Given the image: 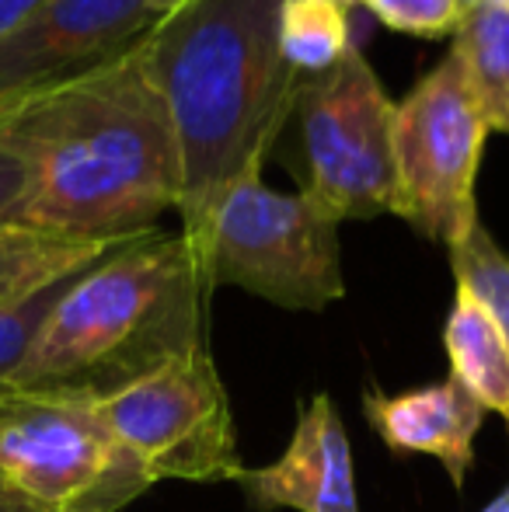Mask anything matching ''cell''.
Segmentation results:
<instances>
[{
    "label": "cell",
    "mask_w": 509,
    "mask_h": 512,
    "mask_svg": "<svg viewBox=\"0 0 509 512\" xmlns=\"http://www.w3.org/2000/svg\"><path fill=\"white\" fill-rule=\"evenodd\" d=\"M381 25L415 39H447L464 18L461 0H356Z\"/></svg>",
    "instance_id": "cell-18"
},
{
    "label": "cell",
    "mask_w": 509,
    "mask_h": 512,
    "mask_svg": "<svg viewBox=\"0 0 509 512\" xmlns=\"http://www.w3.org/2000/svg\"><path fill=\"white\" fill-rule=\"evenodd\" d=\"M461 4H464V11H468V7H471V4H475V0H461Z\"/></svg>",
    "instance_id": "cell-24"
},
{
    "label": "cell",
    "mask_w": 509,
    "mask_h": 512,
    "mask_svg": "<svg viewBox=\"0 0 509 512\" xmlns=\"http://www.w3.org/2000/svg\"><path fill=\"white\" fill-rule=\"evenodd\" d=\"M454 53L489 129L509 136V7L471 4L454 32Z\"/></svg>",
    "instance_id": "cell-14"
},
{
    "label": "cell",
    "mask_w": 509,
    "mask_h": 512,
    "mask_svg": "<svg viewBox=\"0 0 509 512\" xmlns=\"http://www.w3.org/2000/svg\"><path fill=\"white\" fill-rule=\"evenodd\" d=\"M489 133L461 60L450 49L394 105V216L447 251L468 241L482 223L475 185Z\"/></svg>",
    "instance_id": "cell-7"
},
{
    "label": "cell",
    "mask_w": 509,
    "mask_h": 512,
    "mask_svg": "<svg viewBox=\"0 0 509 512\" xmlns=\"http://www.w3.org/2000/svg\"><path fill=\"white\" fill-rule=\"evenodd\" d=\"M394 105L360 49L304 77L286 129L300 143L304 196L335 220H374L398 206Z\"/></svg>",
    "instance_id": "cell-6"
},
{
    "label": "cell",
    "mask_w": 509,
    "mask_h": 512,
    "mask_svg": "<svg viewBox=\"0 0 509 512\" xmlns=\"http://www.w3.org/2000/svg\"><path fill=\"white\" fill-rule=\"evenodd\" d=\"M0 147L25 168L21 230L119 244L178 213L182 157L143 42L4 102Z\"/></svg>",
    "instance_id": "cell-1"
},
{
    "label": "cell",
    "mask_w": 509,
    "mask_h": 512,
    "mask_svg": "<svg viewBox=\"0 0 509 512\" xmlns=\"http://www.w3.org/2000/svg\"><path fill=\"white\" fill-rule=\"evenodd\" d=\"M482 512H509V485H506L503 492H499L496 499H492Z\"/></svg>",
    "instance_id": "cell-21"
},
{
    "label": "cell",
    "mask_w": 509,
    "mask_h": 512,
    "mask_svg": "<svg viewBox=\"0 0 509 512\" xmlns=\"http://www.w3.org/2000/svg\"><path fill=\"white\" fill-rule=\"evenodd\" d=\"M210 283L182 234L150 230L67 283L4 394L95 401L206 352Z\"/></svg>",
    "instance_id": "cell-3"
},
{
    "label": "cell",
    "mask_w": 509,
    "mask_h": 512,
    "mask_svg": "<svg viewBox=\"0 0 509 512\" xmlns=\"http://www.w3.org/2000/svg\"><path fill=\"white\" fill-rule=\"evenodd\" d=\"M154 481L84 401L0 398V512H116Z\"/></svg>",
    "instance_id": "cell-5"
},
{
    "label": "cell",
    "mask_w": 509,
    "mask_h": 512,
    "mask_svg": "<svg viewBox=\"0 0 509 512\" xmlns=\"http://www.w3.org/2000/svg\"><path fill=\"white\" fill-rule=\"evenodd\" d=\"M46 0H0V39L18 32Z\"/></svg>",
    "instance_id": "cell-20"
},
{
    "label": "cell",
    "mask_w": 509,
    "mask_h": 512,
    "mask_svg": "<svg viewBox=\"0 0 509 512\" xmlns=\"http://www.w3.org/2000/svg\"><path fill=\"white\" fill-rule=\"evenodd\" d=\"M443 352L450 373L461 380L485 411H496L509 425V349L492 310L475 290L454 279V304L443 324Z\"/></svg>",
    "instance_id": "cell-12"
},
{
    "label": "cell",
    "mask_w": 509,
    "mask_h": 512,
    "mask_svg": "<svg viewBox=\"0 0 509 512\" xmlns=\"http://www.w3.org/2000/svg\"><path fill=\"white\" fill-rule=\"evenodd\" d=\"M21 196H25V168L0 147V227H14Z\"/></svg>",
    "instance_id": "cell-19"
},
{
    "label": "cell",
    "mask_w": 509,
    "mask_h": 512,
    "mask_svg": "<svg viewBox=\"0 0 509 512\" xmlns=\"http://www.w3.org/2000/svg\"><path fill=\"white\" fill-rule=\"evenodd\" d=\"M283 0H182L143 39L182 157V237L196 248L220 199L262 175L304 77L279 49Z\"/></svg>",
    "instance_id": "cell-2"
},
{
    "label": "cell",
    "mask_w": 509,
    "mask_h": 512,
    "mask_svg": "<svg viewBox=\"0 0 509 512\" xmlns=\"http://www.w3.org/2000/svg\"><path fill=\"white\" fill-rule=\"evenodd\" d=\"M450 272L457 283L471 286L475 297L492 310L509 349V255L496 244L485 223H478L457 248H450Z\"/></svg>",
    "instance_id": "cell-16"
},
{
    "label": "cell",
    "mask_w": 509,
    "mask_h": 512,
    "mask_svg": "<svg viewBox=\"0 0 509 512\" xmlns=\"http://www.w3.org/2000/svg\"><path fill=\"white\" fill-rule=\"evenodd\" d=\"M67 283L70 279H63V283L46 286L42 293L21 300V304L0 307V391H4V384L14 377V370L25 363L42 321H46L49 310L56 307L60 293L67 290Z\"/></svg>",
    "instance_id": "cell-17"
},
{
    "label": "cell",
    "mask_w": 509,
    "mask_h": 512,
    "mask_svg": "<svg viewBox=\"0 0 509 512\" xmlns=\"http://www.w3.org/2000/svg\"><path fill=\"white\" fill-rule=\"evenodd\" d=\"M335 4H342V7H353V4H356V0H335Z\"/></svg>",
    "instance_id": "cell-23"
},
{
    "label": "cell",
    "mask_w": 509,
    "mask_h": 512,
    "mask_svg": "<svg viewBox=\"0 0 509 512\" xmlns=\"http://www.w3.org/2000/svg\"><path fill=\"white\" fill-rule=\"evenodd\" d=\"M279 49L300 77L332 70L353 49L349 7L335 4V0H283Z\"/></svg>",
    "instance_id": "cell-15"
},
{
    "label": "cell",
    "mask_w": 509,
    "mask_h": 512,
    "mask_svg": "<svg viewBox=\"0 0 509 512\" xmlns=\"http://www.w3.org/2000/svg\"><path fill=\"white\" fill-rule=\"evenodd\" d=\"M182 0H46L0 39V105L116 60Z\"/></svg>",
    "instance_id": "cell-9"
},
{
    "label": "cell",
    "mask_w": 509,
    "mask_h": 512,
    "mask_svg": "<svg viewBox=\"0 0 509 512\" xmlns=\"http://www.w3.org/2000/svg\"><path fill=\"white\" fill-rule=\"evenodd\" d=\"M150 481H234V408L210 349L175 359L105 398L84 401Z\"/></svg>",
    "instance_id": "cell-8"
},
{
    "label": "cell",
    "mask_w": 509,
    "mask_h": 512,
    "mask_svg": "<svg viewBox=\"0 0 509 512\" xmlns=\"http://www.w3.org/2000/svg\"><path fill=\"white\" fill-rule=\"evenodd\" d=\"M475 4H496V7H509V0H475Z\"/></svg>",
    "instance_id": "cell-22"
},
{
    "label": "cell",
    "mask_w": 509,
    "mask_h": 512,
    "mask_svg": "<svg viewBox=\"0 0 509 512\" xmlns=\"http://www.w3.org/2000/svg\"><path fill=\"white\" fill-rule=\"evenodd\" d=\"M234 485L255 512H360L353 446L335 401L328 394L300 401L297 425L279 460L241 467Z\"/></svg>",
    "instance_id": "cell-10"
},
{
    "label": "cell",
    "mask_w": 509,
    "mask_h": 512,
    "mask_svg": "<svg viewBox=\"0 0 509 512\" xmlns=\"http://www.w3.org/2000/svg\"><path fill=\"white\" fill-rule=\"evenodd\" d=\"M126 244V241H119ZM112 241H77V237H53L39 230L0 227V307L21 304L46 286L81 276L95 262H102Z\"/></svg>",
    "instance_id": "cell-13"
},
{
    "label": "cell",
    "mask_w": 509,
    "mask_h": 512,
    "mask_svg": "<svg viewBox=\"0 0 509 512\" xmlns=\"http://www.w3.org/2000/svg\"><path fill=\"white\" fill-rule=\"evenodd\" d=\"M363 415L387 450L440 460V467L450 474V485L464 488L475 464V439L489 411L450 373L440 384L412 387L401 394L367 387Z\"/></svg>",
    "instance_id": "cell-11"
},
{
    "label": "cell",
    "mask_w": 509,
    "mask_h": 512,
    "mask_svg": "<svg viewBox=\"0 0 509 512\" xmlns=\"http://www.w3.org/2000/svg\"><path fill=\"white\" fill-rule=\"evenodd\" d=\"M210 290L238 286L286 310H325L346 297L339 220L304 192L248 175L220 199L192 248Z\"/></svg>",
    "instance_id": "cell-4"
}]
</instances>
